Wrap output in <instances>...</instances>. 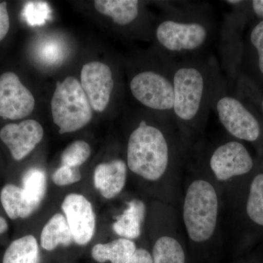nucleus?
Segmentation results:
<instances>
[{
    "label": "nucleus",
    "mask_w": 263,
    "mask_h": 263,
    "mask_svg": "<svg viewBox=\"0 0 263 263\" xmlns=\"http://www.w3.org/2000/svg\"><path fill=\"white\" fill-rule=\"evenodd\" d=\"M193 146L174 121L151 112L128 136V170L152 188L155 200L179 209L183 173Z\"/></svg>",
    "instance_id": "f257e3e1"
},
{
    "label": "nucleus",
    "mask_w": 263,
    "mask_h": 263,
    "mask_svg": "<svg viewBox=\"0 0 263 263\" xmlns=\"http://www.w3.org/2000/svg\"><path fill=\"white\" fill-rule=\"evenodd\" d=\"M224 200L216 182L195 151L191 152L184 173L179 209L186 242L206 247L222 239L221 221Z\"/></svg>",
    "instance_id": "f03ea898"
},
{
    "label": "nucleus",
    "mask_w": 263,
    "mask_h": 263,
    "mask_svg": "<svg viewBox=\"0 0 263 263\" xmlns=\"http://www.w3.org/2000/svg\"><path fill=\"white\" fill-rule=\"evenodd\" d=\"M222 78L217 62L211 57L200 55L176 62L173 121L193 148L200 143Z\"/></svg>",
    "instance_id": "7ed1b4c3"
},
{
    "label": "nucleus",
    "mask_w": 263,
    "mask_h": 263,
    "mask_svg": "<svg viewBox=\"0 0 263 263\" xmlns=\"http://www.w3.org/2000/svg\"><path fill=\"white\" fill-rule=\"evenodd\" d=\"M211 9L205 4L163 3L153 36L157 51L175 61L202 55L214 37Z\"/></svg>",
    "instance_id": "20e7f679"
},
{
    "label": "nucleus",
    "mask_w": 263,
    "mask_h": 263,
    "mask_svg": "<svg viewBox=\"0 0 263 263\" xmlns=\"http://www.w3.org/2000/svg\"><path fill=\"white\" fill-rule=\"evenodd\" d=\"M157 51L155 65L132 77L129 90L133 98L152 113L173 120L176 62Z\"/></svg>",
    "instance_id": "39448f33"
},
{
    "label": "nucleus",
    "mask_w": 263,
    "mask_h": 263,
    "mask_svg": "<svg viewBox=\"0 0 263 263\" xmlns=\"http://www.w3.org/2000/svg\"><path fill=\"white\" fill-rule=\"evenodd\" d=\"M194 150L221 187L228 186L234 179L250 174L254 160L248 149L237 140L220 141L206 151L199 144Z\"/></svg>",
    "instance_id": "423d86ee"
},
{
    "label": "nucleus",
    "mask_w": 263,
    "mask_h": 263,
    "mask_svg": "<svg viewBox=\"0 0 263 263\" xmlns=\"http://www.w3.org/2000/svg\"><path fill=\"white\" fill-rule=\"evenodd\" d=\"M155 235L152 255L154 263H186V236L179 210L155 200Z\"/></svg>",
    "instance_id": "0eeeda50"
},
{
    "label": "nucleus",
    "mask_w": 263,
    "mask_h": 263,
    "mask_svg": "<svg viewBox=\"0 0 263 263\" xmlns=\"http://www.w3.org/2000/svg\"><path fill=\"white\" fill-rule=\"evenodd\" d=\"M51 106L53 122L60 128V134L79 130L92 119L93 109L81 82L72 76L57 83Z\"/></svg>",
    "instance_id": "6e6552de"
},
{
    "label": "nucleus",
    "mask_w": 263,
    "mask_h": 263,
    "mask_svg": "<svg viewBox=\"0 0 263 263\" xmlns=\"http://www.w3.org/2000/svg\"><path fill=\"white\" fill-rule=\"evenodd\" d=\"M212 110L230 136L240 141H258L261 127L258 119L234 96L228 94L224 77L216 87Z\"/></svg>",
    "instance_id": "1a4fd4ad"
},
{
    "label": "nucleus",
    "mask_w": 263,
    "mask_h": 263,
    "mask_svg": "<svg viewBox=\"0 0 263 263\" xmlns=\"http://www.w3.org/2000/svg\"><path fill=\"white\" fill-rule=\"evenodd\" d=\"M81 85L93 110L103 112L108 106L115 89L111 68L103 62L86 64L81 72Z\"/></svg>",
    "instance_id": "9d476101"
},
{
    "label": "nucleus",
    "mask_w": 263,
    "mask_h": 263,
    "mask_svg": "<svg viewBox=\"0 0 263 263\" xmlns=\"http://www.w3.org/2000/svg\"><path fill=\"white\" fill-rule=\"evenodd\" d=\"M35 100L16 74L7 72L0 76V117L16 120L32 113Z\"/></svg>",
    "instance_id": "9b49d317"
},
{
    "label": "nucleus",
    "mask_w": 263,
    "mask_h": 263,
    "mask_svg": "<svg viewBox=\"0 0 263 263\" xmlns=\"http://www.w3.org/2000/svg\"><path fill=\"white\" fill-rule=\"evenodd\" d=\"M74 242L79 246L88 245L95 233L96 218L92 205L80 194L67 195L62 204Z\"/></svg>",
    "instance_id": "f8f14e48"
},
{
    "label": "nucleus",
    "mask_w": 263,
    "mask_h": 263,
    "mask_svg": "<svg viewBox=\"0 0 263 263\" xmlns=\"http://www.w3.org/2000/svg\"><path fill=\"white\" fill-rule=\"evenodd\" d=\"M44 135L42 125L37 121L27 119L18 124H8L0 130V138L6 145L13 159L25 158L41 143Z\"/></svg>",
    "instance_id": "ddd939ff"
},
{
    "label": "nucleus",
    "mask_w": 263,
    "mask_h": 263,
    "mask_svg": "<svg viewBox=\"0 0 263 263\" xmlns=\"http://www.w3.org/2000/svg\"><path fill=\"white\" fill-rule=\"evenodd\" d=\"M128 167L126 160L114 159L100 163L94 172L95 188L104 198L113 199L117 197L126 186Z\"/></svg>",
    "instance_id": "4468645a"
},
{
    "label": "nucleus",
    "mask_w": 263,
    "mask_h": 263,
    "mask_svg": "<svg viewBox=\"0 0 263 263\" xmlns=\"http://www.w3.org/2000/svg\"><path fill=\"white\" fill-rule=\"evenodd\" d=\"M148 216L146 202L139 198L127 202L122 214L116 217L112 230L119 237L131 240L139 238L143 233Z\"/></svg>",
    "instance_id": "2eb2a0df"
},
{
    "label": "nucleus",
    "mask_w": 263,
    "mask_h": 263,
    "mask_svg": "<svg viewBox=\"0 0 263 263\" xmlns=\"http://www.w3.org/2000/svg\"><path fill=\"white\" fill-rule=\"evenodd\" d=\"M141 2L138 0H96L95 9L111 18L119 27H128L141 15Z\"/></svg>",
    "instance_id": "dca6fc26"
},
{
    "label": "nucleus",
    "mask_w": 263,
    "mask_h": 263,
    "mask_svg": "<svg viewBox=\"0 0 263 263\" xmlns=\"http://www.w3.org/2000/svg\"><path fill=\"white\" fill-rule=\"evenodd\" d=\"M0 199L5 212L11 219L29 217L40 206L29 200L23 189L13 184H7L3 187Z\"/></svg>",
    "instance_id": "f3484780"
},
{
    "label": "nucleus",
    "mask_w": 263,
    "mask_h": 263,
    "mask_svg": "<svg viewBox=\"0 0 263 263\" xmlns=\"http://www.w3.org/2000/svg\"><path fill=\"white\" fill-rule=\"evenodd\" d=\"M70 227L63 214H54L43 228L41 245L46 251H53L59 246L69 247L73 243Z\"/></svg>",
    "instance_id": "a211bd4d"
},
{
    "label": "nucleus",
    "mask_w": 263,
    "mask_h": 263,
    "mask_svg": "<svg viewBox=\"0 0 263 263\" xmlns=\"http://www.w3.org/2000/svg\"><path fill=\"white\" fill-rule=\"evenodd\" d=\"M136 249L134 240L119 238L108 243L95 245L91 249V257L100 263H124Z\"/></svg>",
    "instance_id": "6ab92c4d"
},
{
    "label": "nucleus",
    "mask_w": 263,
    "mask_h": 263,
    "mask_svg": "<svg viewBox=\"0 0 263 263\" xmlns=\"http://www.w3.org/2000/svg\"><path fill=\"white\" fill-rule=\"evenodd\" d=\"M3 263H40L39 245L35 237L25 235L10 243Z\"/></svg>",
    "instance_id": "aec40b11"
},
{
    "label": "nucleus",
    "mask_w": 263,
    "mask_h": 263,
    "mask_svg": "<svg viewBox=\"0 0 263 263\" xmlns=\"http://www.w3.org/2000/svg\"><path fill=\"white\" fill-rule=\"evenodd\" d=\"M245 212L251 222L263 227V172L254 176L249 184Z\"/></svg>",
    "instance_id": "412c9836"
},
{
    "label": "nucleus",
    "mask_w": 263,
    "mask_h": 263,
    "mask_svg": "<svg viewBox=\"0 0 263 263\" xmlns=\"http://www.w3.org/2000/svg\"><path fill=\"white\" fill-rule=\"evenodd\" d=\"M22 189L29 200L41 205L47 190V178L42 169L32 167L22 177Z\"/></svg>",
    "instance_id": "4be33fe9"
},
{
    "label": "nucleus",
    "mask_w": 263,
    "mask_h": 263,
    "mask_svg": "<svg viewBox=\"0 0 263 263\" xmlns=\"http://www.w3.org/2000/svg\"><path fill=\"white\" fill-rule=\"evenodd\" d=\"M52 10L45 1H29L24 5L22 17L30 27H41L51 19Z\"/></svg>",
    "instance_id": "5701e85b"
},
{
    "label": "nucleus",
    "mask_w": 263,
    "mask_h": 263,
    "mask_svg": "<svg viewBox=\"0 0 263 263\" xmlns=\"http://www.w3.org/2000/svg\"><path fill=\"white\" fill-rule=\"evenodd\" d=\"M91 148L89 143L84 141H76L70 143L62 152V164L79 167L89 158Z\"/></svg>",
    "instance_id": "b1692460"
},
{
    "label": "nucleus",
    "mask_w": 263,
    "mask_h": 263,
    "mask_svg": "<svg viewBox=\"0 0 263 263\" xmlns=\"http://www.w3.org/2000/svg\"><path fill=\"white\" fill-rule=\"evenodd\" d=\"M38 57L43 63L49 65H58L65 57L64 45L57 39H46L39 45Z\"/></svg>",
    "instance_id": "393cba45"
},
{
    "label": "nucleus",
    "mask_w": 263,
    "mask_h": 263,
    "mask_svg": "<svg viewBox=\"0 0 263 263\" xmlns=\"http://www.w3.org/2000/svg\"><path fill=\"white\" fill-rule=\"evenodd\" d=\"M80 168L62 164L52 175V180L57 186H63L73 184L81 181Z\"/></svg>",
    "instance_id": "a878e982"
},
{
    "label": "nucleus",
    "mask_w": 263,
    "mask_h": 263,
    "mask_svg": "<svg viewBox=\"0 0 263 263\" xmlns=\"http://www.w3.org/2000/svg\"><path fill=\"white\" fill-rule=\"evenodd\" d=\"M251 44L253 46L258 55V67L263 75V20L252 29L250 33Z\"/></svg>",
    "instance_id": "bb28decb"
},
{
    "label": "nucleus",
    "mask_w": 263,
    "mask_h": 263,
    "mask_svg": "<svg viewBox=\"0 0 263 263\" xmlns=\"http://www.w3.org/2000/svg\"><path fill=\"white\" fill-rule=\"evenodd\" d=\"M10 29V18L6 3H0V42L5 37Z\"/></svg>",
    "instance_id": "cd10ccee"
},
{
    "label": "nucleus",
    "mask_w": 263,
    "mask_h": 263,
    "mask_svg": "<svg viewBox=\"0 0 263 263\" xmlns=\"http://www.w3.org/2000/svg\"><path fill=\"white\" fill-rule=\"evenodd\" d=\"M124 263H154L152 253L144 248H137L136 252Z\"/></svg>",
    "instance_id": "c85d7f7f"
},
{
    "label": "nucleus",
    "mask_w": 263,
    "mask_h": 263,
    "mask_svg": "<svg viewBox=\"0 0 263 263\" xmlns=\"http://www.w3.org/2000/svg\"><path fill=\"white\" fill-rule=\"evenodd\" d=\"M252 6L254 14L263 20V0H254Z\"/></svg>",
    "instance_id": "c756f323"
},
{
    "label": "nucleus",
    "mask_w": 263,
    "mask_h": 263,
    "mask_svg": "<svg viewBox=\"0 0 263 263\" xmlns=\"http://www.w3.org/2000/svg\"><path fill=\"white\" fill-rule=\"evenodd\" d=\"M8 226L4 218L0 216V234L4 233L8 230Z\"/></svg>",
    "instance_id": "7c9ffc66"
},
{
    "label": "nucleus",
    "mask_w": 263,
    "mask_h": 263,
    "mask_svg": "<svg viewBox=\"0 0 263 263\" xmlns=\"http://www.w3.org/2000/svg\"><path fill=\"white\" fill-rule=\"evenodd\" d=\"M262 114H263V99L262 100Z\"/></svg>",
    "instance_id": "2f4dec72"
}]
</instances>
